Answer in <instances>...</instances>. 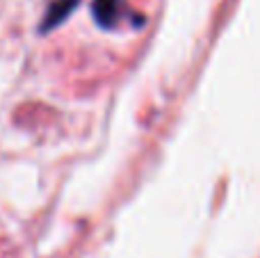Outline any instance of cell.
Here are the masks:
<instances>
[{
    "label": "cell",
    "instance_id": "obj_1",
    "mask_svg": "<svg viewBox=\"0 0 260 258\" xmlns=\"http://www.w3.org/2000/svg\"><path fill=\"white\" fill-rule=\"evenodd\" d=\"M94 16L99 23L112 27L121 16V0H96L94 3Z\"/></svg>",
    "mask_w": 260,
    "mask_h": 258
}]
</instances>
